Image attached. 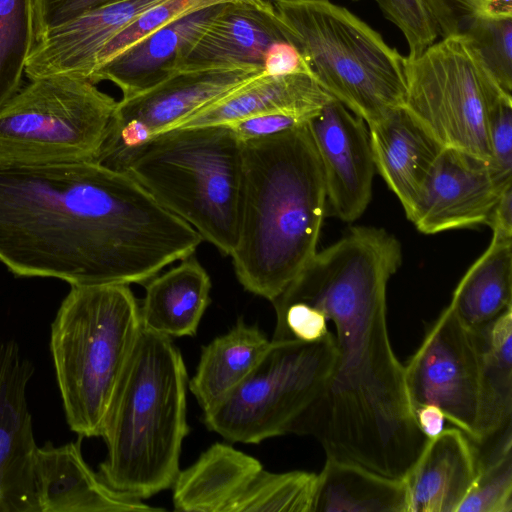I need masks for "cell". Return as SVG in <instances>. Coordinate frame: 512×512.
<instances>
[{
  "instance_id": "obj_39",
  "label": "cell",
  "mask_w": 512,
  "mask_h": 512,
  "mask_svg": "<svg viewBox=\"0 0 512 512\" xmlns=\"http://www.w3.org/2000/svg\"><path fill=\"white\" fill-rule=\"evenodd\" d=\"M311 118L295 113H268L244 118L227 125L241 142H245L301 126Z\"/></svg>"
},
{
  "instance_id": "obj_13",
  "label": "cell",
  "mask_w": 512,
  "mask_h": 512,
  "mask_svg": "<svg viewBox=\"0 0 512 512\" xmlns=\"http://www.w3.org/2000/svg\"><path fill=\"white\" fill-rule=\"evenodd\" d=\"M512 183L499 177L489 161L443 148L409 215L424 234L488 225L503 189Z\"/></svg>"
},
{
  "instance_id": "obj_9",
  "label": "cell",
  "mask_w": 512,
  "mask_h": 512,
  "mask_svg": "<svg viewBox=\"0 0 512 512\" xmlns=\"http://www.w3.org/2000/svg\"><path fill=\"white\" fill-rule=\"evenodd\" d=\"M336 355L335 338L273 341L252 373L203 412L208 430L230 443L258 444L295 434L323 392Z\"/></svg>"
},
{
  "instance_id": "obj_15",
  "label": "cell",
  "mask_w": 512,
  "mask_h": 512,
  "mask_svg": "<svg viewBox=\"0 0 512 512\" xmlns=\"http://www.w3.org/2000/svg\"><path fill=\"white\" fill-rule=\"evenodd\" d=\"M34 366L14 340H0V512H37L36 444L27 387Z\"/></svg>"
},
{
  "instance_id": "obj_10",
  "label": "cell",
  "mask_w": 512,
  "mask_h": 512,
  "mask_svg": "<svg viewBox=\"0 0 512 512\" xmlns=\"http://www.w3.org/2000/svg\"><path fill=\"white\" fill-rule=\"evenodd\" d=\"M405 111L443 148L486 161L490 149L486 115L508 95L466 34L436 41L415 58L406 57Z\"/></svg>"
},
{
  "instance_id": "obj_30",
  "label": "cell",
  "mask_w": 512,
  "mask_h": 512,
  "mask_svg": "<svg viewBox=\"0 0 512 512\" xmlns=\"http://www.w3.org/2000/svg\"><path fill=\"white\" fill-rule=\"evenodd\" d=\"M490 449L477 453V475L456 512L512 511L511 425L496 434Z\"/></svg>"
},
{
  "instance_id": "obj_35",
  "label": "cell",
  "mask_w": 512,
  "mask_h": 512,
  "mask_svg": "<svg viewBox=\"0 0 512 512\" xmlns=\"http://www.w3.org/2000/svg\"><path fill=\"white\" fill-rule=\"evenodd\" d=\"M385 17L404 35L408 58H415L436 42L438 30L425 0H375Z\"/></svg>"
},
{
  "instance_id": "obj_34",
  "label": "cell",
  "mask_w": 512,
  "mask_h": 512,
  "mask_svg": "<svg viewBox=\"0 0 512 512\" xmlns=\"http://www.w3.org/2000/svg\"><path fill=\"white\" fill-rule=\"evenodd\" d=\"M441 38L465 34L485 18H512V0H425Z\"/></svg>"
},
{
  "instance_id": "obj_14",
  "label": "cell",
  "mask_w": 512,
  "mask_h": 512,
  "mask_svg": "<svg viewBox=\"0 0 512 512\" xmlns=\"http://www.w3.org/2000/svg\"><path fill=\"white\" fill-rule=\"evenodd\" d=\"M307 126L323 169L327 207L340 220L353 222L371 201L376 172L368 126L335 99Z\"/></svg>"
},
{
  "instance_id": "obj_16",
  "label": "cell",
  "mask_w": 512,
  "mask_h": 512,
  "mask_svg": "<svg viewBox=\"0 0 512 512\" xmlns=\"http://www.w3.org/2000/svg\"><path fill=\"white\" fill-rule=\"evenodd\" d=\"M163 0H119L90 10L35 40L25 75L90 80L100 52L125 26Z\"/></svg>"
},
{
  "instance_id": "obj_29",
  "label": "cell",
  "mask_w": 512,
  "mask_h": 512,
  "mask_svg": "<svg viewBox=\"0 0 512 512\" xmlns=\"http://www.w3.org/2000/svg\"><path fill=\"white\" fill-rule=\"evenodd\" d=\"M35 44V0H0V108L20 89Z\"/></svg>"
},
{
  "instance_id": "obj_2",
  "label": "cell",
  "mask_w": 512,
  "mask_h": 512,
  "mask_svg": "<svg viewBox=\"0 0 512 512\" xmlns=\"http://www.w3.org/2000/svg\"><path fill=\"white\" fill-rule=\"evenodd\" d=\"M202 241L124 171L0 162V261L16 276L142 284Z\"/></svg>"
},
{
  "instance_id": "obj_26",
  "label": "cell",
  "mask_w": 512,
  "mask_h": 512,
  "mask_svg": "<svg viewBox=\"0 0 512 512\" xmlns=\"http://www.w3.org/2000/svg\"><path fill=\"white\" fill-rule=\"evenodd\" d=\"M313 512H407L404 479L326 457L317 474Z\"/></svg>"
},
{
  "instance_id": "obj_40",
  "label": "cell",
  "mask_w": 512,
  "mask_h": 512,
  "mask_svg": "<svg viewBox=\"0 0 512 512\" xmlns=\"http://www.w3.org/2000/svg\"><path fill=\"white\" fill-rule=\"evenodd\" d=\"M263 72L270 76L293 73L312 75L300 52L287 41L275 42L268 47L263 59Z\"/></svg>"
},
{
  "instance_id": "obj_17",
  "label": "cell",
  "mask_w": 512,
  "mask_h": 512,
  "mask_svg": "<svg viewBox=\"0 0 512 512\" xmlns=\"http://www.w3.org/2000/svg\"><path fill=\"white\" fill-rule=\"evenodd\" d=\"M82 437L55 447H38L34 467L37 512H158L103 482L83 458Z\"/></svg>"
},
{
  "instance_id": "obj_37",
  "label": "cell",
  "mask_w": 512,
  "mask_h": 512,
  "mask_svg": "<svg viewBox=\"0 0 512 512\" xmlns=\"http://www.w3.org/2000/svg\"><path fill=\"white\" fill-rule=\"evenodd\" d=\"M273 307L276 313V325L271 338L273 341L297 339L313 342L331 333L325 314L313 306L292 302Z\"/></svg>"
},
{
  "instance_id": "obj_19",
  "label": "cell",
  "mask_w": 512,
  "mask_h": 512,
  "mask_svg": "<svg viewBox=\"0 0 512 512\" xmlns=\"http://www.w3.org/2000/svg\"><path fill=\"white\" fill-rule=\"evenodd\" d=\"M222 5L193 12L149 34L98 67L90 81L114 83L122 99L157 85L178 71L186 51Z\"/></svg>"
},
{
  "instance_id": "obj_38",
  "label": "cell",
  "mask_w": 512,
  "mask_h": 512,
  "mask_svg": "<svg viewBox=\"0 0 512 512\" xmlns=\"http://www.w3.org/2000/svg\"><path fill=\"white\" fill-rule=\"evenodd\" d=\"M119 0H35V40L98 7Z\"/></svg>"
},
{
  "instance_id": "obj_18",
  "label": "cell",
  "mask_w": 512,
  "mask_h": 512,
  "mask_svg": "<svg viewBox=\"0 0 512 512\" xmlns=\"http://www.w3.org/2000/svg\"><path fill=\"white\" fill-rule=\"evenodd\" d=\"M279 41L287 39L272 2L267 5L224 3L192 42L178 71L235 65L263 68L266 50Z\"/></svg>"
},
{
  "instance_id": "obj_43",
  "label": "cell",
  "mask_w": 512,
  "mask_h": 512,
  "mask_svg": "<svg viewBox=\"0 0 512 512\" xmlns=\"http://www.w3.org/2000/svg\"><path fill=\"white\" fill-rule=\"evenodd\" d=\"M268 1H272V0H268Z\"/></svg>"
},
{
  "instance_id": "obj_32",
  "label": "cell",
  "mask_w": 512,
  "mask_h": 512,
  "mask_svg": "<svg viewBox=\"0 0 512 512\" xmlns=\"http://www.w3.org/2000/svg\"><path fill=\"white\" fill-rule=\"evenodd\" d=\"M231 2L256 5L271 3L268 0H163L142 12L106 44L98 56L96 69L144 37L177 19L210 6Z\"/></svg>"
},
{
  "instance_id": "obj_41",
  "label": "cell",
  "mask_w": 512,
  "mask_h": 512,
  "mask_svg": "<svg viewBox=\"0 0 512 512\" xmlns=\"http://www.w3.org/2000/svg\"><path fill=\"white\" fill-rule=\"evenodd\" d=\"M488 226L493 233L512 237V183L503 189Z\"/></svg>"
},
{
  "instance_id": "obj_6",
  "label": "cell",
  "mask_w": 512,
  "mask_h": 512,
  "mask_svg": "<svg viewBox=\"0 0 512 512\" xmlns=\"http://www.w3.org/2000/svg\"><path fill=\"white\" fill-rule=\"evenodd\" d=\"M141 328L127 284L73 285L62 301L50 351L66 421L79 437H100Z\"/></svg>"
},
{
  "instance_id": "obj_7",
  "label": "cell",
  "mask_w": 512,
  "mask_h": 512,
  "mask_svg": "<svg viewBox=\"0 0 512 512\" xmlns=\"http://www.w3.org/2000/svg\"><path fill=\"white\" fill-rule=\"evenodd\" d=\"M286 39L335 100L375 123L403 107L406 57L370 25L330 0H272Z\"/></svg>"
},
{
  "instance_id": "obj_11",
  "label": "cell",
  "mask_w": 512,
  "mask_h": 512,
  "mask_svg": "<svg viewBox=\"0 0 512 512\" xmlns=\"http://www.w3.org/2000/svg\"><path fill=\"white\" fill-rule=\"evenodd\" d=\"M414 409L432 405L445 418L477 440L480 411V349L475 330L448 305L427 329L404 366Z\"/></svg>"
},
{
  "instance_id": "obj_27",
  "label": "cell",
  "mask_w": 512,
  "mask_h": 512,
  "mask_svg": "<svg viewBox=\"0 0 512 512\" xmlns=\"http://www.w3.org/2000/svg\"><path fill=\"white\" fill-rule=\"evenodd\" d=\"M449 306L472 330L512 307V237L493 233L487 249L459 281Z\"/></svg>"
},
{
  "instance_id": "obj_5",
  "label": "cell",
  "mask_w": 512,
  "mask_h": 512,
  "mask_svg": "<svg viewBox=\"0 0 512 512\" xmlns=\"http://www.w3.org/2000/svg\"><path fill=\"white\" fill-rule=\"evenodd\" d=\"M241 165L242 142L229 125L166 130L104 164L128 173L229 256L237 241Z\"/></svg>"
},
{
  "instance_id": "obj_36",
  "label": "cell",
  "mask_w": 512,
  "mask_h": 512,
  "mask_svg": "<svg viewBox=\"0 0 512 512\" xmlns=\"http://www.w3.org/2000/svg\"><path fill=\"white\" fill-rule=\"evenodd\" d=\"M490 165L504 180H512V96L496 99L486 115Z\"/></svg>"
},
{
  "instance_id": "obj_3",
  "label": "cell",
  "mask_w": 512,
  "mask_h": 512,
  "mask_svg": "<svg viewBox=\"0 0 512 512\" xmlns=\"http://www.w3.org/2000/svg\"><path fill=\"white\" fill-rule=\"evenodd\" d=\"M326 212L323 169L307 123L242 142L230 255L240 284L272 302L317 252Z\"/></svg>"
},
{
  "instance_id": "obj_25",
  "label": "cell",
  "mask_w": 512,
  "mask_h": 512,
  "mask_svg": "<svg viewBox=\"0 0 512 512\" xmlns=\"http://www.w3.org/2000/svg\"><path fill=\"white\" fill-rule=\"evenodd\" d=\"M269 346L267 336L242 319L229 332L203 346L196 372L188 382L203 412L237 388L257 367Z\"/></svg>"
},
{
  "instance_id": "obj_23",
  "label": "cell",
  "mask_w": 512,
  "mask_h": 512,
  "mask_svg": "<svg viewBox=\"0 0 512 512\" xmlns=\"http://www.w3.org/2000/svg\"><path fill=\"white\" fill-rule=\"evenodd\" d=\"M256 458L226 443H215L173 484L175 511L236 512L238 504L262 472Z\"/></svg>"
},
{
  "instance_id": "obj_24",
  "label": "cell",
  "mask_w": 512,
  "mask_h": 512,
  "mask_svg": "<svg viewBox=\"0 0 512 512\" xmlns=\"http://www.w3.org/2000/svg\"><path fill=\"white\" fill-rule=\"evenodd\" d=\"M211 280L192 255L153 277L139 306L142 328L172 337L194 336L210 303Z\"/></svg>"
},
{
  "instance_id": "obj_31",
  "label": "cell",
  "mask_w": 512,
  "mask_h": 512,
  "mask_svg": "<svg viewBox=\"0 0 512 512\" xmlns=\"http://www.w3.org/2000/svg\"><path fill=\"white\" fill-rule=\"evenodd\" d=\"M317 474L273 473L264 469L240 500L236 512H313Z\"/></svg>"
},
{
  "instance_id": "obj_33",
  "label": "cell",
  "mask_w": 512,
  "mask_h": 512,
  "mask_svg": "<svg viewBox=\"0 0 512 512\" xmlns=\"http://www.w3.org/2000/svg\"><path fill=\"white\" fill-rule=\"evenodd\" d=\"M465 34L500 87L512 95V18L479 19Z\"/></svg>"
},
{
  "instance_id": "obj_42",
  "label": "cell",
  "mask_w": 512,
  "mask_h": 512,
  "mask_svg": "<svg viewBox=\"0 0 512 512\" xmlns=\"http://www.w3.org/2000/svg\"><path fill=\"white\" fill-rule=\"evenodd\" d=\"M415 418L421 432L428 440L435 438L443 431V412L436 406L424 405L414 409Z\"/></svg>"
},
{
  "instance_id": "obj_21",
  "label": "cell",
  "mask_w": 512,
  "mask_h": 512,
  "mask_svg": "<svg viewBox=\"0 0 512 512\" xmlns=\"http://www.w3.org/2000/svg\"><path fill=\"white\" fill-rule=\"evenodd\" d=\"M367 126L375 169L408 218L443 147L403 107Z\"/></svg>"
},
{
  "instance_id": "obj_20",
  "label": "cell",
  "mask_w": 512,
  "mask_h": 512,
  "mask_svg": "<svg viewBox=\"0 0 512 512\" xmlns=\"http://www.w3.org/2000/svg\"><path fill=\"white\" fill-rule=\"evenodd\" d=\"M477 449L460 429L429 440L405 476L407 512H456L477 475Z\"/></svg>"
},
{
  "instance_id": "obj_4",
  "label": "cell",
  "mask_w": 512,
  "mask_h": 512,
  "mask_svg": "<svg viewBox=\"0 0 512 512\" xmlns=\"http://www.w3.org/2000/svg\"><path fill=\"white\" fill-rule=\"evenodd\" d=\"M188 378L172 338L141 328L106 412L100 479L139 500L171 488L179 473Z\"/></svg>"
},
{
  "instance_id": "obj_28",
  "label": "cell",
  "mask_w": 512,
  "mask_h": 512,
  "mask_svg": "<svg viewBox=\"0 0 512 512\" xmlns=\"http://www.w3.org/2000/svg\"><path fill=\"white\" fill-rule=\"evenodd\" d=\"M480 349L479 444L511 425L512 307L475 330Z\"/></svg>"
},
{
  "instance_id": "obj_12",
  "label": "cell",
  "mask_w": 512,
  "mask_h": 512,
  "mask_svg": "<svg viewBox=\"0 0 512 512\" xmlns=\"http://www.w3.org/2000/svg\"><path fill=\"white\" fill-rule=\"evenodd\" d=\"M262 73L263 68L257 65L177 71L150 89L121 99L94 161L106 164L120 152L173 128Z\"/></svg>"
},
{
  "instance_id": "obj_1",
  "label": "cell",
  "mask_w": 512,
  "mask_h": 512,
  "mask_svg": "<svg viewBox=\"0 0 512 512\" xmlns=\"http://www.w3.org/2000/svg\"><path fill=\"white\" fill-rule=\"evenodd\" d=\"M401 262L395 236L352 227L317 251L272 301L313 306L336 330L331 374L295 434L313 436L328 458L396 479L405 478L429 442L388 333L387 284Z\"/></svg>"
},
{
  "instance_id": "obj_22",
  "label": "cell",
  "mask_w": 512,
  "mask_h": 512,
  "mask_svg": "<svg viewBox=\"0 0 512 512\" xmlns=\"http://www.w3.org/2000/svg\"><path fill=\"white\" fill-rule=\"evenodd\" d=\"M332 99L308 73L270 76L263 72L173 128L227 125L268 113H295L313 117Z\"/></svg>"
},
{
  "instance_id": "obj_8",
  "label": "cell",
  "mask_w": 512,
  "mask_h": 512,
  "mask_svg": "<svg viewBox=\"0 0 512 512\" xmlns=\"http://www.w3.org/2000/svg\"><path fill=\"white\" fill-rule=\"evenodd\" d=\"M117 102L88 79L31 80L0 108V162L94 161Z\"/></svg>"
}]
</instances>
